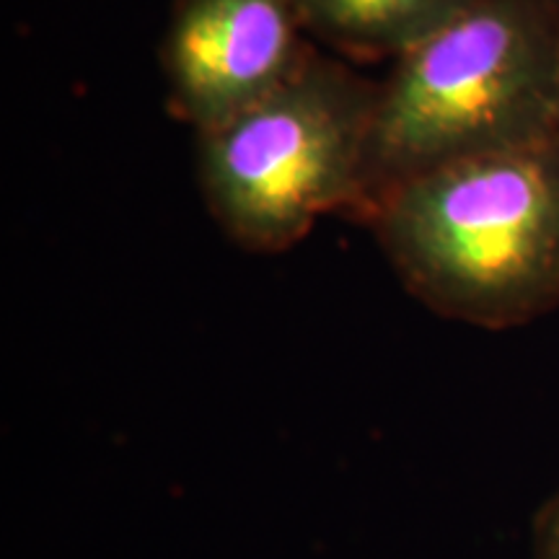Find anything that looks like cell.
Returning a JSON list of instances; mask_svg holds the SVG:
<instances>
[{"mask_svg": "<svg viewBox=\"0 0 559 559\" xmlns=\"http://www.w3.org/2000/svg\"><path fill=\"white\" fill-rule=\"evenodd\" d=\"M555 3H557V5H559V0H555Z\"/></svg>", "mask_w": 559, "mask_h": 559, "instance_id": "52a82bcc", "label": "cell"}, {"mask_svg": "<svg viewBox=\"0 0 559 559\" xmlns=\"http://www.w3.org/2000/svg\"><path fill=\"white\" fill-rule=\"evenodd\" d=\"M358 223L425 309L531 324L559 309V130L396 181Z\"/></svg>", "mask_w": 559, "mask_h": 559, "instance_id": "6da1fadb", "label": "cell"}, {"mask_svg": "<svg viewBox=\"0 0 559 559\" xmlns=\"http://www.w3.org/2000/svg\"><path fill=\"white\" fill-rule=\"evenodd\" d=\"M306 37L300 0H174L158 47L166 109L194 132L230 120L306 66Z\"/></svg>", "mask_w": 559, "mask_h": 559, "instance_id": "277c9868", "label": "cell"}, {"mask_svg": "<svg viewBox=\"0 0 559 559\" xmlns=\"http://www.w3.org/2000/svg\"><path fill=\"white\" fill-rule=\"evenodd\" d=\"M474 0H300L309 37L358 62L396 60Z\"/></svg>", "mask_w": 559, "mask_h": 559, "instance_id": "5b68a950", "label": "cell"}, {"mask_svg": "<svg viewBox=\"0 0 559 559\" xmlns=\"http://www.w3.org/2000/svg\"><path fill=\"white\" fill-rule=\"evenodd\" d=\"M531 559H559V492L536 513L531 528Z\"/></svg>", "mask_w": 559, "mask_h": 559, "instance_id": "8992f818", "label": "cell"}, {"mask_svg": "<svg viewBox=\"0 0 559 559\" xmlns=\"http://www.w3.org/2000/svg\"><path fill=\"white\" fill-rule=\"evenodd\" d=\"M376 88L347 62L313 52L264 99L194 132L202 202L234 247L280 254L324 215L358 218Z\"/></svg>", "mask_w": 559, "mask_h": 559, "instance_id": "3957f363", "label": "cell"}, {"mask_svg": "<svg viewBox=\"0 0 559 559\" xmlns=\"http://www.w3.org/2000/svg\"><path fill=\"white\" fill-rule=\"evenodd\" d=\"M559 130V5L474 0L391 60L358 213L396 181Z\"/></svg>", "mask_w": 559, "mask_h": 559, "instance_id": "7a4b0ae2", "label": "cell"}]
</instances>
